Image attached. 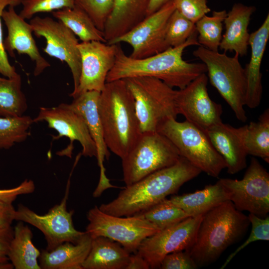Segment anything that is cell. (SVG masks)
Masks as SVG:
<instances>
[{"label": "cell", "mask_w": 269, "mask_h": 269, "mask_svg": "<svg viewBox=\"0 0 269 269\" xmlns=\"http://www.w3.org/2000/svg\"><path fill=\"white\" fill-rule=\"evenodd\" d=\"M196 30L195 24L177 10L170 16L165 33V41L169 47L183 44Z\"/></svg>", "instance_id": "obj_34"}, {"label": "cell", "mask_w": 269, "mask_h": 269, "mask_svg": "<svg viewBox=\"0 0 269 269\" xmlns=\"http://www.w3.org/2000/svg\"><path fill=\"white\" fill-rule=\"evenodd\" d=\"M174 145L158 132L142 133L122 159L123 180L130 185L145 176L175 164L180 157Z\"/></svg>", "instance_id": "obj_8"}, {"label": "cell", "mask_w": 269, "mask_h": 269, "mask_svg": "<svg viewBox=\"0 0 269 269\" xmlns=\"http://www.w3.org/2000/svg\"><path fill=\"white\" fill-rule=\"evenodd\" d=\"M33 123V119L27 116L0 117V149H8L15 143L25 140Z\"/></svg>", "instance_id": "obj_33"}, {"label": "cell", "mask_w": 269, "mask_h": 269, "mask_svg": "<svg viewBox=\"0 0 269 269\" xmlns=\"http://www.w3.org/2000/svg\"><path fill=\"white\" fill-rule=\"evenodd\" d=\"M35 184L31 180L25 179L18 186L6 189H0V201L12 204L20 195L34 192Z\"/></svg>", "instance_id": "obj_41"}, {"label": "cell", "mask_w": 269, "mask_h": 269, "mask_svg": "<svg viewBox=\"0 0 269 269\" xmlns=\"http://www.w3.org/2000/svg\"><path fill=\"white\" fill-rule=\"evenodd\" d=\"M250 224L252 225L251 232L248 239L232 253L227 258L222 266L221 269H224L233 258L242 250L250 244L257 241L269 240V217H259L254 214L250 213L248 216Z\"/></svg>", "instance_id": "obj_37"}, {"label": "cell", "mask_w": 269, "mask_h": 269, "mask_svg": "<svg viewBox=\"0 0 269 269\" xmlns=\"http://www.w3.org/2000/svg\"><path fill=\"white\" fill-rule=\"evenodd\" d=\"M115 0H76L75 4L84 10L96 26L104 31L106 22L114 7Z\"/></svg>", "instance_id": "obj_35"}, {"label": "cell", "mask_w": 269, "mask_h": 269, "mask_svg": "<svg viewBox=\"0 0 269 269\" xmlns=\"http://www.w3.org/2000/svg\"><path fill=\"white\" fill-rule=\"evenodd\" d=\"M131 253L120 244L100 236L92 239L83 269H126Z\"/></svg>", "instance_id": "obj_25"}, {"label": "cell", "mask_w": 269, "mask_h": 269, "mask_svg": "<svg viewBox=\"0 0 269 269\" xmlns=\"http://www.w3.org/2000/svg\"><path fill=\"white\" fill-rule=\"evenodd\" d=\"M13 236V229L11 226L0 230V262L9 261L8 252Z\"/></svg>", "instance_id": "obj_42"}, {"label": "cell", "mask_w": 269, "mask_h": 269, "mask_svg": "<svg viewBox=\"0 0 269 269\" xmlns=\"http://www.w3.org/2000/svg\"><path fill=\"white\" fill-rule=\"evenodd\" d=\"M85 232L92 239L102 236L120 244L129 252L135 253L143 240L160 231L142 217L110 215L95 206L88 212Z\"/></svg>", "instance_id": "obj_9"}, {"label": "cell", "mask_w": 269, "mask_h": 269, "mask_svg": "<svg viewBox=\"0 0 269 269\" xmlns=\"http://www.w3.org/2000/svg\"><path fill=\"white\" fill-rule=\"evenodd\" d=\"M157 132L170 140L181 156L208 175L217 178L226 168L225 161L206 132L187 121L180 122L174 118L167 119L158 126Z\"/></svg>", "instance_id": "obj_6"}, {"label": "cell", "mask_w": 269, "mask_h": 269, "mask_svg": "<svg viewBox=\"0 0 269 269\" xmlns=\"http://www.w3.org/2000/svg\"><path fill=\"white\" fill-rule=\"evenodd\" d=\"M269 38V14L261 26L250 35L249 46L251 53L249 62L245 68L247 79L245 106L250 109L257 108L260 104L262 94V74L261 66Z\"/></svg>", "instance_id": "obj_20"}, {"label": "cell", "mask_w": 269, "mask_h": 269, "mask_svg": "<svg viewBox=\"0 0 269 269\" xmlns=\"http://www.w3.org/2000/svg\"><path fill=\"white\" fill-rule=\"evenodd\" d=\"M14 268L11 263L8 261L0 262V269H11Z\"/></svg>", "instance_id": "obj_46"}, {"label": "cell", "mask_w": 269, "mask_h": 269, "mask_svg": "<svg viewBox=\"0 0 269 269\" xmlns=\"http://www.w3.org/2000/svg\"><path fill=\"white\" fill-rule=\"evenodd\" d=\"M227 13L225 10L213 11L212 16L205 15L195 23L200 46L212 51H218Z\"/></svg>", "instance_id": "obj_31"}, {"label": "cell", "mask_w": 269, "mask_h": 269, "mask_svg": "<svg viewBox=\"0 0 269 269\" xmlns=\"http://www.w3.org/2000/svg\"><path fill=\"white\" fill-rule=\"evenodd\" d=\"M52 14L82 42L98 41L107 43L104 32L96 26L88 14L78 5L54 11Z\"/></svg>", "instance_id": "obj_29"}, {"label": "cell", "mask_w": 269, "mask_h": 269, "mask_svg": "<svg viewBox=\"0 0 269 269\" xmlns=\"http://www.w3.org/2000/svg\"><path fill=\"white\" fill-rule=\"evenodd\" d=\"M30 228L22 221L16 225L10 242L8 258L15 269H41L38 259L41 252L34 245Z\"/></svg>", "instance_id": "obj_27"}, {"label": "cell", "mask_w": 269, "mask_h": 269, "mask_svg": "<svg viewBox=\"0 0 269 269\" xmlns=\"http://www.w3.org/2000/svg\"><path fill=\"white\" fill-rule=\"evenodd\" d=\"M197 265L188 250L178 251L166 255L162 259L159 269H195Z\"/></svg>", "instance_id": "obj_39"}, {"label": "cell", "mask_w": 269, "mask_h": 269, "mask_svg": "<svg viewBox=\"0 0 269 269\" xmlns=\"http://www.w3.org/2000/svg\"><path fill=\"white\" fill-rule=\"evenodd\" d=\"M193 55L206 65L211 84L229 105L236 118L246 122L247 79L239 55L235 53L231 57L201 46L193 51Z\"/></svg>", "instance_id": "obj_5"}, {"label": "cell", "mask_w": 269, "mask_h": 269, "mask_svg": "<svg viewBox=\"0 0 269 269\" xmlns=\"http://www.w3.org/2000/svg\"><path fill=\"white\" fill-rule=\"evenodd\" d=\"M1 18L7 28L8 34L3 40V47L12 57L14 51L19 54L27 55L35 63L33 74L39 75L50 63L41 55L32 36V29L29 23L17 14L14 6L9 5L7 10H4Z\"/></svg>", "instance_id": "obj_19"}, {"label": "cell", "mask_w": 269, "mask_h": 269, "mask_svg": "<svg viewBox=\"0 0 269 269\" xmlns=\"http://www.w3.org/2000/svg\"><path fill=\"white\" fill-rule=\"evenodd\" d=\"M169 200L190 217L203 215L216 206L230 200L229 192L218 180L214 184L192 193L171 196Z\"/></svg>", "instance_id": "obj_26"}, {"label": "cell", "mask_w": 269, "mask_h": 269, "mask_svg": "<svg viewBox=\"0 0 269 269\" xmlns=\"http://www.w3.org/2000/svg\"><path fill=\"white\" fill-rule=\"evenodd\" d=\"M35 35L46 40L43 51L66 62L72 74L74 89H77L81 74V56L76 36L59 20L50 17L35 16L29 22Z\"/></svg>", "instance_id": "obj_12"}, {"label": "cell", "mask_w": 269, "mask_h": 269, "mask_svg": "<svg viewBox=\"0 0 269 269\" xmlns=\"http://www.w3.org/2000/svg\"><path fill=\"white\" fill-rule=\"evenodd\" d=\"M175 9L187 19L195 23L211 11L207 0H173Z\"/></svg>", "instance_id": "obj_38"}, {"label": "cell", "mask_w": 269, "mask_h": 269, "mask_svg": "<svg viewBox=\"0 0 269 269\" xmlns=\"http://www.w3.org/2000/svg\"><path fill=\"white\" fill-rule=\"evenodd\" d=\"M100 92L87 91L73 98L72 102L67 106L79 114L84 120L90 134L94 140L97 149V159L100 169V180L93 193V196H100L102 193L109 188L117 187L112 185L105 174L104 161L108 159L110 153L105 143L102 126L100 121L98 105Z\"/></svg>", "instance_id": "obj_18"}, {"label": "cell", "mask_w": 269, "mask_h": 269, "mask_svg": "<svg viewBox=\"0 0 269 269\" xmlns=\"http://www.w3.org/2000/svg\"><path fill=\"white\" fill-rule=\"evenodd\" d=\"M255 11L254 6L241 3L233 5L223 22L225 32L222 35L219 49L225 52L234 51L239 56L247 54L250 35L248 28L251 16Z\"/></svg>", "instance_id": "obj_22"}, {"label": "cell", "mask_w": 269, "mask_h": 269, "mask_svg": "<svg viewBox=\"0 0 269 269\" xmlns=\"http://www.w3.org/2000/svg\"><path fill=\"white\" fill-rule=\"evenodd\" d=\"M201 171L185 158L180 156L174 164L156 171L130 185L126 186L111 202L99 209L119 217L139 214L177 192L185 183Z\"/></svg>", "instance_id": "obj_2"}, {"label": "cell", "mask_w": 269, "mask_h": 269, "mask_svg": "<svg viewBox=\"0 0 269 269\" xmlns=\"http://www.w3.org/2000/svg\"><path fill=\"white\" fill-rule=\"evenodd\" d=\"M15 212L12 204L0 201V230L11 226L14 220Z\"/></svg>", "instance_id": "obj_43"}, {"label": "cell", "mask_w": 269, "mask_h": 269, "mask_svg": "<svg viewBox=\"0 0 269 269\" xmlns=\"http://www.w3.org/2000/svg\"><path fill=\"white\" fill-rule=\"evenodd\" d=\"M27 108L20 75L17 73L11 78L0 77V117L22 116Z\"/></svg>", "instance_id": "obj_30"}, {"label": "cell", "mask_w": 269, "mask_h": 269, "mask_svg": "<svg viewBox=\"0 0 269 269\" xmlns=\"http://www.w3.org/2000/svg\"><path fill=\"white\" fill-rule=\"evenodd\" d=\"M212 145L224 158L227 172L234 174L247 167L248 155L238 128L222 122L206 131Z\"/></svg>", "instance_id": "obj_21"}, {"label": "cell", "mask_w": 269, "mask_h": 269, "mask_svg": "<svg viewBox=\"0 0 269 269\" xmlns=\"http://www.w3.org/2000/svg\"><path fill=\"white\" fill-rule=\"evenodd\" d=\"M92 240L85 232L77 243L66 242L51 251L43 250L38 259L41 269H83Z\"/></svg>", "instance_id": "obj_24"}, {"label": "cell", "mask_w": 269, "mask_h": 269, "mask_svg": "<svg viewBox=\"0 0 269 269\" xmlns=\"http://www.w3.org/2000/svg\"><path fill=\"white\" fill-rule=\"evenodd\" d=\"M132 93L141 133L156 132L164 121L177 118V91L161 80L138 77L124 79Z\"/></svg>", "instance_id": "obj_7"}, {"label": "cell", "mask_w": 269, "mask_h": 269, "mask_svg": "<svg viewBox=\"0 0 269 269\" xmlns=\"http://www.w3.org/2000/svg\"><path fill=\"white\" fill-rule=\"evenodd\" d=\"M21 0H0V74L7 78H11L17 73L15 67L11 65L3 47V33L1 24V14L7 5L14 6L21 3Z\"/></svg>", "instance_id": "obj_40"}, {"label": "cell", "mask_w": 269, "mask_h": 269, "mask_svg": "<svg viewBox=\"0 0 269 269\" xmlns=\"http://www.w3.org/2000/svg\"><path fill=\"white\" fill-rule=\"evenodd\" d=\"M219 182L230 195L236 209L261 218L269 212V173L255 157L251 159L241 180L223 178Z\"/></svg>", "instance_id": "obj_10"}, {"label": "cell", "mask_w": 269, "mask_h": 269, "mask_svg": "<svg viewBox=\"0 0 269 269\" xmlns=\"http://www.w3.org/2000/svg\"><path fill=\"white\" fill-rule=\"evenodd\" d=\"M148 0H115L104 30L107 43L132 29L146 16Z\"/></svg>", "instance_id": "obj_23"}, {"label": "cell", "mask_w": 269, "mask_h": 269, "mask_svg": "<svg viewBox=\"0 0 269 269\" xmlns=\"http://www.w3.org/2000/svg\"><path fill=\"white\" fill-rule=\"evenodd\" d=\"M117 45L98 41L79 43L81 74L79 85L70 97L75 98L87 91L101 92L103 90L107 75L115 62Z\"/></svg>", "instance_id": "obj_16"}, {"label": "cell", "mask_w": 269, "mask_h": 269, "mask_svg": "<svg viewBox=\"0 0 269 269\" xmlns=\"http://www.w3.org/2000/svg\"><path fill=\"white\" fill-rule=\"evenodd\" d=\"M138 215L161 230L190 216L166 198Z\"/></svg>", "instance_id": "obj_32"}, {"label": "cell", "mask_w": 269, "mask_h": 269, "mask_svg": "<svg viewBox=\"0 0 269 269\" xmlns=\"http://www.w3.org/2000/svg\"><path fill=\"white\" fill-rule=\"evenodd\" d=\"M175 9L173 1L170 0L127 33L107 43L129 44L133 48L130 56L136 59L161 52L170 48L165 41V33L169 18Z\"/></svg>", "instance_id": "obj_13"}, {"label": "cell", "mask_w": 269, "mask_h": 269, "mask_svg": "<svg viewBox=\"0 0 269 269\" xmlns=\"http://www.w3.org/2000/svg\"><path fill=\"white\" fill-rule=\"evenodd\" d=\"M70 185L69 179L62 200L45 214H37L22 204H19L15 210L14 220L28 223L43 234L47 242V251H51L66 242L77 243L85 233L74 228L72 221L74 211H68L67 209Z\"/></svg>", "instance_id": "obj_11"}, {"label": "cell", "mask_w": 269, "mask_h": 269, "mask_svg": "<svg viewBox=\"0 0 269 269\" xmlns=\"http://www.w3.org/2000/svg\"><path fill=\"white\" fill-rule=\"evenodd\" d=\"M250 224L248 216L230 200L203 214L194 243L188 250L198 267L216 261L244 236Z\"/></svg>", "instance_id": "obj_4"}, {"label": "cell", "mask_w": 269, "mask_h": 269, "mask_svg": "<svg viewBox=\"0 0 269 269\" xmlns=\"http://www.w3.org/2000/svg\"><path fill=\"white\" fill-rule=\"evenodd\" d=\"M170 0H148L146 16L158 10Z\"/></svg>", "instance_id": "obj_45"}, {"label": "cell", "mask_w": 269, "mask_h": 269, "mask_svg": "<svg viewBox=\"0 0 269 269\" xmlns=\"http://www.w3.org/2000/svg\"><path fill=\"white\" fill-rule=\"evenodd\" d=\"M33 120V123L45 121L49 128L56 130L58 135L53 136V139L65 136L70 140L69 147L59 155L71 157L73 142L77 140L82 147V155L97 157L96 144L84 120L79 114L69 109L66 104L62 103L52 108L41 107L38 115Z\"/></svg>", "instance_id": "obj_17"}, {"label": "cell", "mask_w": 269, "mask_h": 269, "mask_svg": "<svg viewBox=\"0 0 269 269\" xmlns=\"http://www.w3.org/2000/svg\"><path fill=\"white\" fill-rule=\"evenodd\" d=\"M208 78L203 73L185 87L177 91L176 104L178 115L204 132L222 122L223 109L221 104L209 97Z\"/></svg>", "instance_id": "obj_15"}, {"label": "cell", "mask_w": 269, "mask_h": 269, "mask_svg": "<svg viewBox=\"0 0 269 269\" xmlns=\"http://www.w3.org/2000/svg\"><path fill=\"white\" fill-rule=\"evenodd\" d=\"M238 130L247 154L269 163V109L265 110L257 122H251Z\"/></svg>", "instance_id": "obj_28"}, {"label": "cell", "mask_w": 269, "mask_h": 269, "mask_svg": "<svg viewBox=\"0 0 269 269\" xmlns=\"http://www.w3.org/2000/svg\"><path fill=\"white\" fill-rule=\"evenodd\" d=\"M150 269L147 262L137 252L130 256L129 264L126 269Z\"/></svg>", "instance_id": "obj_44"}, {"label": "cell", "mask_w": 269, "mask_h": 269, "mask_svg": "<svg viewBox=\"0 0 269 269\" xmlns=\"http://www.w3.org/2000/svg\"><path fill=\"white\" fill-rule=\"evenodd\" d=\"M75 1L76 0H21L23 7L19 15L24 19H30L37 13L73 7Z\"/></svg>", "instance_id": "obj_36"}, {"label": "cell", "mask_w": 269, "mask_h": 269, "mask_svg": "<svg viewBox=\"0 0 269 269\" xmlns=\"http://www.w3.org/2000/svg\"><path fill=\"white\" fill-rule=\"evenodd\" d=\"M202 217L200 215L188 217L145 238L137 252L147 262L150 269L159 268L167 254L190 248Z\"/></svg>", "instance_id": "obj_14"}, {"label": "cell", "mask_w": 269, "mask_h": 269, "mask_svg": "<svg viewBox=\"0 0 269 269\" xmlns=\"http://www.w3.org/2000/svg\"><path fill=\"white\" fill-rule=\"evenodd\" d=\"M200 46L195 31L182 44L156 54L140 59L127 56L118 43L115 64L108 73L106 82L138 77L158 79L169 86L182 89L207 69L203 63H189L182 58L184 49Z\"/></svg>", "instance_id": "obj_1"}, {"label": "cell", "mask_w": 269, "mask_h": 269, "mask_svg": "<svg viewBox=\"0 0 269 269\" xmlns=\"http://www.w3.org/2000/svg\"><path fill=\"white\" fill-rule=\"evenodd\" d=\"M98 109L108 148L123 158L142 134L134 97L124 79L106 82Z\"/></svg>", "instance_id": "obj_3"}]
</instances>
